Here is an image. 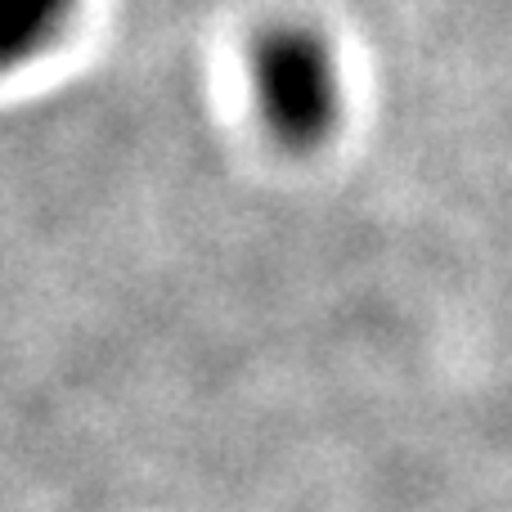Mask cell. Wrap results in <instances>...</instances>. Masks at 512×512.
Instances as JSON below:
<instances>
[{"mask_svg": "<svg viewBox=\"0 0 512 512\" xmlns=\"http://www.w3.org/2000/svg\"><path fill=\"white\" fill-rule=\"evenodd\" d=\"M261 131L292 158L319 153L342 126V72L333 45L306 23H265L248 45Z\"/></svg>", "mask_w": 512, "mask_h": 512, "instance_id": "cell-1", "label": "cell"}, {"mask_svg": "<svg viewBox=\"0 0 512 512\" xmlns=\"http://www.w3.org/2000/svg\"><path fill=\"white\" fill-rule=\"evenodd\" d=\"M77 0H0V41H5V63L36 59L45 54L63 32H68Z\"/></svg>", "mask_w": 512, "mask_h": 512, "instance_id": "cell-2", "label": "cell"}]
</instances>
